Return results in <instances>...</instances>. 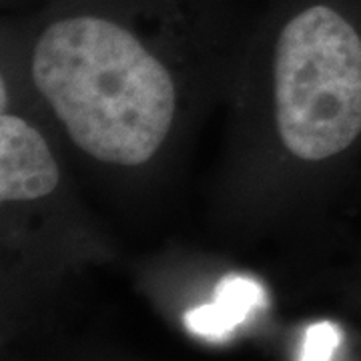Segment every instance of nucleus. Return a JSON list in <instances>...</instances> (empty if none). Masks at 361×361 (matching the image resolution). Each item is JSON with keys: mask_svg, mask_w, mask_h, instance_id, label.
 Returning a JSON list of instances; mask_svg holds the SVG:
<instances>
[{"mask_svg": "<svg viewBox=\"0 0 361 361\" xmlns=\"http://www.w3.org/2000/svg\"><path fill=\"white\" fill-rule=\"evenodd\" d=\"M339 341H341V334L334 323H317L305 334L299 361H329Z\"/></svg>", "mask_w": 361, "mask_h": 361, "instance_id": "obj_5", "label": "nucleus"}, {"mask_svg": "<svg viewBox=\"0 0 361 361\" xmlns=\"http://www.w3.org/2000/svg\"><path fill=\"white\" fill-rule=\"evenodd\" d=\"M32 78L71 139L97 161L142 165L167 139L177 106L171 73L111 16L52 20L35 44Z\"/></svg>", "mask_w": 361, "mask_h": 361, "instance_id": "obj_1", "label": "nucleus"}, {"mask_svg": "<svg viewBox=\"0 0 361 361\" xmlns=\"http://www.w3.org/2000/svg\"><path fill=\"white\" fill-rule=\"evenodd\" d=\"M59 185V167L44 137L28 121L0 116V199L2 203L35 201Z\"/></svg>", "mask_w": 361, "mask_h": 361, "instance_id": "obj_3", "label": "nucleus"}, {"mask_svg": "<svg viewBox=\"0 0 361 361\" xmlns=\"http://www.w3.org/2000/svg\"><path fill=\"white\" fill-rule=\"evenodd\" d=\"M275 118L285 149L325 161L361 133V37L327 2H311L275 44Z\"/></svg>", "mask_w": 361, "mask_h": 361, "instance_id": "obj_2", "label": "nucleus"}, {"mask_svg": "<svg viewBox=\"0 0 361 361\" xmlns=\"http://www.w3.org/2000/svg\"><path fill=\"white\" fill-rule=\"evenodd\" d=\"M261 299L263 291L257 283L239 277L225 279L217 289V301L191 311L187 315V325L195 334L219 337L243 322Z\"/></svg>", "mask_w": 361, "mask_h": 361, "instance_id": "obj_4", "label": "nucleus"}]
</instances>
